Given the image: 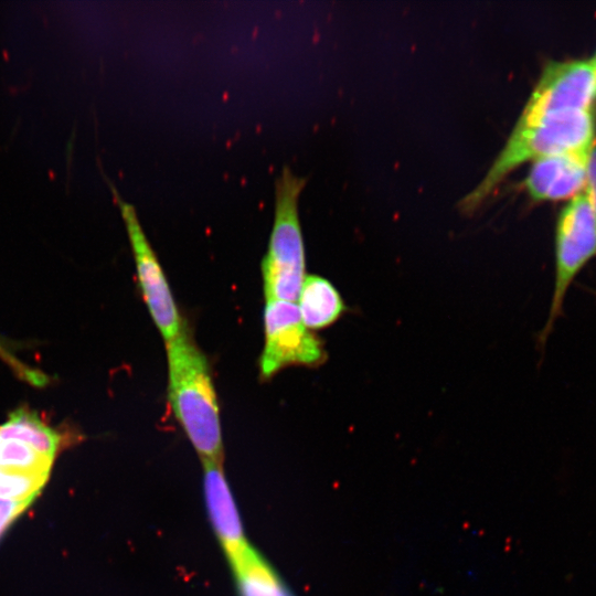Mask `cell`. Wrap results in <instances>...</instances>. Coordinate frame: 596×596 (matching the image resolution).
Returning <instances> with one entry per match:
<instances>
[{
	"instance_id": "2e32d148",
	"label": "cell",
	"mask_w": 596,
	"mask_h": 596,
	"mask_svg": "<svg viewBox=\"0 0 596 596\" xmlns=\"http://www.w3.org/2000/svg\"><path fill=\"white\" fill-rule=\"evenodd\" d=\"M34 500H0V538Z\"/></svg>"
},
{
	"instance_id": "ba28073f",
	"label": "cell",
	"mask_w": 596,
	"mask_h": 596,
	"mask_svg": "<svg viewBox=\"0 0 596 596\" xmlns=\"http://www.w3.org/2000/svg\"><path fill=\"white\" fill-rule=\"evenodd\" d=\"M589 152L554 155L533 161L524 187L534 201L571 200L586 189Z\"/></svg>"
},
{
	"instance_id": "5bb4252c",
	"label": "cell",
	"mask_w": 596,
	"mask_h": 596,
	"mask_svg": "<svg viewBox=\"0 0 596 596\" xmlns=\"http://www.w3.org/2000/svg\"><path fill=\"white\" fill-rule=\"evenodd\" d=\"M49 476L0 468V500H34L46 483Z\"/></svg>"
},
{
	"instance_id": "52a82bcc",
	"label": "cell",
	"mask_w": 596,
	"mask_h": 596,
	"mask_svg": "<svg viewBox=\"0 0 596 596\" xmlns=\"http://www.w3.org/2000/svg\"><path fill=\"white\" fill-rule=\"evenodd\" d=\"M134 254L137 278L149 313L166 342L179 334L182 320L164 272L139 222L134 205L113 188Z\"/></svg>"
},
{
	"instance_id": "ac0fdd59",
	"label": "cell",
	"mask_w": 596,
	"mask_h": 596,
	"mask_svg": "<svg viewBox=\"0 0 596 596\" xmlns=\"http://www.w3.org/2000/svg\"><path fill=\"white\" fill-rule=\"evenodd\" d=\"M589 61H590L592 65L594 66L595 72H596V52H595V54L593 55V57L589 58Z\"/></svg>"
},
{
	"instance_id": "277c9868",
	"label": "cell",
	"mask_w": 596,
	"mask_h": 596,
	"mask_svg": "<svg viewBox=\"0 0 596 596\" xmlns=\"http://www.w3.org/2000/svg\"><path fill=\"white\" fill-rule=\"evenodd\" d=\"M593 257H596V219L587 193L583 191L568 200L557 216L554 288L547 320L539 334L540 344L545 343L563 313L570 287Z\"/></svg>"
},
{
	"instance_id": "9a60e30c",
	"label": "cell",
	"mask_w": 596,
	"mask_h": 596,
	"mask_svg": "<svg viewBox=\"0 0 596 596\" xmlns=\"http://www.w3.org/2000/svg\"><path fill=\"white\" fill-rule=\"evenodd\" d=\"M0 359L13 371L22 381L35 387L46 386L51 377L41 370L34 369L21 361L9 349L8 344L0 338Z\"/></svg>"
},
{
	"instance_id": "7c38bea8",
	"label": "cell",
	"mask_w": 596,
	"mask_h": 596,
	"mask_svg": "<svg viewBox=\"0 0 596 596\" xmlns=\"http://www.w3.org/2000/svg\"><path fill=\"white\" fill-rule=\"evenodd\" d=\"M230 563L238 596H292L272 566L251 546Z\"/></svg>"
},
{
	"instance_id": "7a4b0ae2",
	"label": "cell",
	"mask_w": 596,
	"mask_h": 596,
	"mask_svg": "<svg viewBox=\"0 0 596 596\" xmlns=\"http://www.w3.org/2000/svg\"><path fill=\"white\" fill-rule=\"evenodd\" d=\"M595 138L594 109L558 114L531 125L514 126L485 178L461 200V210L473 212L520 164L554 155L588 152Z\"/></svg>"
},
{
	"instance_id": "8fae6325",
	"label": "cell",
	"mask_w": 596,
	"mask_h": 596,
	"mask_svg": "<svg viewBox=\"0 0 596 596\" xmlns=\"http://www.w3.org/2000/svg\"><path fill=\"white\" fill-rule=\"evenodd\" d=\"M298 309L309 330L332 324L343 312V300L336 287L326 278L307 275L298 296Z\"/></svg>"
},
{
	"instance_id": "30bf717a",
	"label": "cell",
	"mask_w": 596,
	"mask_h": 596,
	"mask_svg": "<svg viewBox=\"0 0 596 596\" xmlns=\"http://www.w3.org/2000/svg\"><path fill=\"white\" fill-rule=\"evenodd\" d=\"M67 435L45 423L42 416L29 406L15 408L0 425V438L22 441L53 459L72 441Z\"/></svg>"
},
{
	"instance_id": "3957f363",
	"label": "cell",
	"mask_w": 596,
	"mask_h": 596,
	"mask_svg": "<svg viewBox=\"0 0 596 596\" xmlns=\"http://www.w3.org/2000/svg\"><path fill=\"white\" fill-rule=\"evenodd\" d=\"M306 179L283 168L275 181L274 224L262 262L266 300L296 302L305 278V246L298 200Z\"/></svg>"
},
{
	"instance_id": "6da1fadb",
	"label": "cell",
	"mask_w": 596,
	"mask_h": 596,
	"mask_svg": "<svg viewBox=\"0 0 596 596\" xmlns=\"http://www.w3.org/2000/svg\"><path fill=\"white\" fill-rule=\"evenodd\" d=\"M166 343L168 401L173 416L202 460L221 461L220 407L209 361L185 322Z\"/></svg>"
},
{
	"instance_id": "9c48e42d",
	"label": "cell",
	"mask_w": 596,
	"mask_h": 596,
	"mask_svg": "<svg viewBox=\"0 0 596 596\" xmlns=\"http://www.w3.org/2000/svg\"><path fill=\"white\" fill-rule=\"evenodd\" d=\"M203 492L212 529L231 561L249 545L221 461L203 460Z\"/></svg>"
},
{
	"instance_id": "4fadbf2b",
	"label": "cell",
	"mask_w": 596,
	"mask_h": 596,
	"mask_svg": "<svg viewBox=\"0 0 596 596\" xmlns=\"http://www.w3.org/2000/svg\"><path fill=\"white\" fill-rule=\"evenodd\" d=\"M54 459L41 454L28 444L0 438V468L50 475Z\"/></svg>"
},
{
	"instance_id": "5b68a950",
	"label": "cell",
	"mask_w": 596,
	"mask_h": 596,
	"mask_svg": "<svg viewBox=\"0 0 596 596\" xmlns=\"http://www.w3.org/2000/svg\"><path fill=\"white\" fill-rule=\"evenodd\" d=\"M596 104V72L589 60L550 62L545 65L515 126L543 118L593 110Z\"/></svg>"
},
{
	"instance_id": "e0dca14e",
	"label": "cell",
	"mask_w": 596,
	"mask_h": 596,
	"mask_svg": "<svg viewBox=\"0 0 596 596\" xmlns=\"http://www.w3.org/2000/svg\"><path fill=\"white\" fill-rule=\"evenodd\" d=\"M585 191L596 219V138L588 156L587 183Z\"/></svg>"
},
{
	"instance_id": "8992f818",
	"label": "cell",
	"mask_w": 596,
	"mask_h": 596,
	"mask_svg": "<svg viewBox=\"0 0 596 596\" xmlns=\"http://www.w3.org/2000/svg\"><path fill=\"white\" fill-rule=\"evenodd\" d=\"M265 343L259 374L269 380L289 365H318L324 359L321 341L305 327L296 302L266 300Z\"/></svg>"
}]
</instances>
